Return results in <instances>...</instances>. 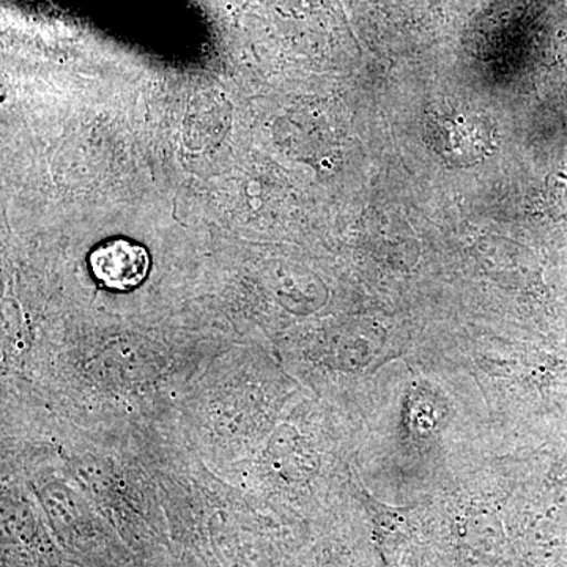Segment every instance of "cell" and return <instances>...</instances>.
Wrapping results in <instances>:
<instances>
[{"instance_id":"1","label":"cell","mask_w":567,"mask_h":567,"mask_svg":"<svg viewBox=\"0 0 567 567\" xmlns=\"http://www.w3.org/2000/svg\"><path fill=\"white\" fill-rule=\"evenodd\" d=\"M425 141L450 166H473L494 151L495 128L481 112L450 106L429 114Z\"/></svg>"},{"instance_id":"2","label":"cell","mask_w":567,"mask_h":567,"mask_svg":"<svg viewBox=\"0 0 567 567\" xmlns=\"http://www.w3.org/2000/svg\"><path fill=\"white\" fill-rule=\"evenodd\" d=\"M91 268L95 278L110 289L130 290L144 281L151 257L141 245L117 238L93 249Z\"/></svg>"}]
</instances>
